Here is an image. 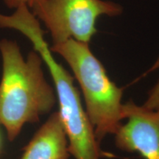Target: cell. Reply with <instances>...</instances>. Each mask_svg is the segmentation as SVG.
Returning a JSON list of instances; mask_svg holds the SVG:
<instances>
[{"mask_svg":"<svg viewBox=\"0 0 159 159\" xmlns=\"http://www.w3.org/2000/svg\"><path fill=\"white\" fill-rule=\"evenodd\" d=\"M2 75L0 81V125L13 142L27 124L39 122L56 104L55 89L47 82L42 58L31 51L26 58L14 41L2 39Z\"/></svg>","mask_w":159,"mask_h":159,"instance_id":"1","label":"cell"},{"mask_svg":"<svg viewBox=\"0 0 159 159\" xmlns=\"http://www.w3.org/2000/svg\"><path fill=\"white\" fill-rule=\"evenodd\" d=\"M9 26L30 40L49 69L59 105L57 112L68 139L70 154L75 159H99V143L74 84V77L54 58L39 20L30 11L23 9L13 16Z\"/></svg>","mask_w":159,"mask_h":159,"instance_id":"2","label":"cell"},{"mask_svg":"<svg viewBox=\"0 0 159 159\" xmlns=\"http://www.w3.org/2000/svg\"><path fill=\"white\" fill-rule=\"evenodd\" d=\"M50 50L65 60L78 81L87 114L100 144L106 136L116 134L124 119L122 89L110 79L88 43L69 39L53 44Z\"/></svg>","mask_w":159,"mask_h":159,"instance_id":"3","label":"cell"},{"mask_svg":"<svg viewBox=\"0 0 159 159\" xmlns=\"http://www.w3.org/2000/svg\"><path fill=\"white\" fill-rule=\"evenodd\" d=\"M30 8L50 33L53 44L69 39L89 44L99 16L122 12L119 4L105 0H35Z\"/></svg>","mask_w":159,"mask_h":159,"instance_id":"4","label":"cell"},{"mask_svg":"<svg viewBox=\"0 0 159 159\" xmlns=\"http://www.w3.org/2000/svg\"><path fill=\"white\" fill-rule=\"evenodd\" d=\"M123 116L128 121L114 134L116 148L144 159H159V110L130 100L123 104Z\"/></svg>","mask_w":159,"mask_h":159,"instance_id":"5","label":"cell"},{"mask_svg":"<svg viewBox=\"0 0 159 159\" xmlns=\"http://www.w3.org/2000/svg\"><path fill=\"white\" fill-rule=\"evenodd\" d=\"M70 156L68 139L56 111L33 135L21 159H69Z\"/></svg>","mask_w":159,"mask_h":159,"instance_id":"6","label":"cell"},{"mask_svg":"<svg viewBox=\"0 0 159 159\" xmlns=\"http://www.w3.org/2000/svg\"><path fill=\"white\" fill-rule=\"evenodd\" d=\"M158 65L159 66V62ZM143 106L150 110H159V79L149 92L148 99Z\"/></svg>","mask_w":159,"mask_h":159,"instance_id":"7","label":"cell"},{"mask_svg":"<svg viewBox=\"0 0 159 159\" xmlns=\"http://www.w3.org/2000/svg\"><path fill=\"white\" fill-rule=\"evenodd\" d=\"M4 4L10 9H16L22 5H27L30 7L35 0H2Z\"/></svg>","mask_w":159,"mask_h":159,"instance_id":"8","label":"cell"},{"mask_svg":"<svg viewBox=\"0 0 159 159\" xmlns=\"http://www.w3.org/2000/svg\"><path fill=\"white\" fill-rule=\"evenodd\" d=\"M0 144H1V140H0Z\"/></svg>","mask_w":159,"mask_h":159,"instance_id":"9","label":"cell"}]
</instances>
